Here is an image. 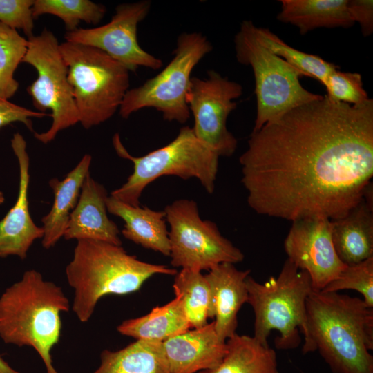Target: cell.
I'll return each instance as SVG.
<instances>
[{"mask_svg":"<svg viewBox=\"0 0 373 373\" xmlns=\"http://www.w3.org/2000/svg\"><path fill=\"white\" fill-rule=\"evenodd\" d=\"M239 158L247 203L291 222L335 220L363 198L373 176V99L350 105L326 95L252 131Z\"/></svg>","mask_w":373,"mask_h":373,"instance_id":"obj_1","label":"cell"},{"mask_svg":"<svg viewBox=\"0 0 373 373\" xmlns=\"http://www.w3.org/2000/svg\"><path fill=\"white\" fill-rule=\"evenodd\" d=\"M306 310L303 354L318 351L333 373H373V308L358 297L313 291Z\"/></svg>","mask_w":373,"mask_h":373,"instance_id":"obj_2","label":"cell"},{"mask_svg":"<svg viewBox=\"0 0 373 373\" xmlns=\"http://www.w3.org/2000/svg\"><path fill=\"white\" fill-rule=\"evenodd\" d=\"M77 241L66 275L74 290L72 309L82 323L89 321L103 296L131 294L155 274L175 276L178 272L164 265L140 260L122 245L95 240Z\"/></svg>","mask_w":373,"mask_h":373,"instance_id":"obj_3","label":"cell"},{"mask_svg":"<svg viewBox=\"0 0 373 373\" xmlns=\"http://www.w3.org/2000/svg\"><path fill=\"white\" fill-rule=\"evenodd\" d=\"M69 307L60 287L39 271L28 270L0 296V338L5 343L33 347L46 373H58L50 353L59 341L60 314Z\"/></svg>","mask_w":373,"mask_h":373,"instance_id":"obj_4","label":"cell"},{"mask_svg":"<svg viewBox=\"0 0 373 373\" xmlns=\"http://www.w3.org/2000/svg\"><path fill=\"white\" fill-rule=\"evenodd\" d=\"M119 157L133 164V172L111 195L133 206H140L144 189L157 178L175 175L184 180L197 178L209 193L215 189L219 156L202 143L192 128L183 126L176 137L168 144L147 154L131 155L122 142L119 133L112 140Z\"/></svg>","mask_w":373,"mask_h":373,"instance_id":"obj_5","label":"cell"},{"mask_svg":"<svg viewBox=\"0 0 373 373\" xmlns=\"http://www.w3.org/2000/svg\"><path fill=\"white\" fill-rule=\"evenodd\" d=\"M245 283L255 316L254 337L268 345L270 333L276 330L277 349L296 348L306 325L307 299L314 291L309 274L287 259L276 278L260 283L248 276Z\"/></svg>","mask_w":373,"mask_h":373,"instance_id":"obj_6","label":"cell"},{"mask_svg":"<svg viewBox=\"0 0 373 373\" xmlns=\"http://www.w3.org/2000/svg\"><path fill=\"white\" fill-rule=\"evenodd\" d=\"M59 50L68 68L79 122L89 129L111 119L129 89L130 71L92 46L65 41Z\"/></svg>","mask_w":373,"mask_h":373,"instance_id":"obj_7","label":"cell"},{"mask_svg":"<svg viewBox=\"0 0 373 373\" xmlns=\"http://www.w3.org/2000/svg\"><path fill=\"white\" fill-rule=\"evenodd\" d=\"M256 30L251 21L244 20L233 40L236 60L249 66L254 73L257 108L253 132L291 109L323 97L306 90L300 82L303 74L265 46Z\"/></svg>","mask_w":373,"mask_h":373,"instance_id":"obj_8","label":"cell"},{"mask_svg":"<svg viewBox=\"0 0 373 373\" xmlns=\"http://www.w3.org/2000/svg\"><path fill=\"white\" fill-rule=\"evenodd\" d=\"M212 50L211 43L202 33L180 34L168 64L157 75L126 92L119 115L127 119L135 112L151 108L160 112L164 120L184 124L191 117L186 97L192 71Z\"/></svg>","mask_w":373,"mask_h":373,"instance_id":"obj_9","label":"cell"},{"mask_svg":"<svg viewBox=\"0 0 373 373\" xmlns=\"http://www.w3.org/2000/svg\"><path fill=\"white\" fill-rule=\"evenodd\" d=\"M27 52L22 61L33 66L37 78L28 87L32 104L39 112L50 110L52 122L49 129L34 133L43 144L53 141L57 135L79 123V113L68 79V68L59 50V41L44 28L38 35L28 38Z\"/></svg>","mask_w":373,"mask_h":373,"instance_id":"obj_10","label":"cell"},{"mask_svg":"<svg viewBox=\"0 0 373 373\" xmlns=\"http://www.w3.org/2000/svg\"><path fill=\"white\" fill-rule=\"evenodd\" d=\"M164 211L170 225L172 266L210 271L221 263L236 264L244 260L243 253L221 234L216 223L202 220L194 200H175Z\"/></svg>","mask_w":373,"mask_h":373,"instance_id":"obj_11","label":"cell"},{"mask_svg":"<svg viewBox=\"0 0 373 373\" xmlns=\"http://www.w3.org/2000/svg\"><path fill=\"white\" fill-rule=\"evenodd\" d=\"M239 83L211 70L205 78L192 77L186 101L194 119L195 136L218 156L230 157L238 140L228 130L227 121L242 94Z\"/></svg>","mask_w":373,"mask_h":373,"instance_id":"obj_12","label":"cell"},{"mask_svg":"<svg viewBox=\"0 0 373 373\" xmlns=\"http://www.w3.org/2000/svg\"><path fill=\"white\" fill-rule=\"evenodd\" d=\"M151 7L149 0L121 3L115 8L108 23L66 32L65 41L97 48L130 72H135L140 67L160 69L162 61L144 50L137 40L138 25L147 17Z\"/></svg>","mask_w":373,"mask_h":373,"instance_id":"obj_13","label":"cell"},{"mask_svg":"<svg viewBox=\"0 0 373 373\" xmlns=\"http://www.w3.org/2000/svg\"><path fill=\"white\" fill-rule=\"evenodd\" d=\"M291 222L284 241L287 259L309 274L314 291H321L347 267L335 251L331 220L310 218Z\"/></svg>","mask_w":373,"mask_h":373,"instance_id":"obj_14","label":"cell"},{"mask_svg":"<svg viewBox=\"0 0 373 373\" xmlns=\"http://www.w3.org/2000/svg\"><path fill=\"white\" fill-rule=\"evenodd\" d=\"M10 143L18 161L19 189L15 204L0 220V258L17 256L24 260L35 240L42 239L44 229L35 224L29 211L30 158L26 141L16 133Z\"/></svg>","mask_w":373,"mask_h":373,"instance_id":"obj_15","label":"cell"},{"mask_svg":"<svg viewBox=\"0 0 373 373\" xmlns=\"http://www.w3.org/2000/svg\"><path fill=\"white\" fill-rule=\"evenodd\" d=\"M250 270H239L234 264L224 262L209 271L205 277L210 287L209 318H214L219 338L226 342L236 334L238 313L247 303L246 278Z\"/></svg>","mask_w":373,"mask_h":373,"instance_id":"obj_16","label":"cell"},{"mask_svg":"<svg viewBox=\"0 0 373 373\" xmlns=\"http://www.w3.org/2000/svg\"><path fill=\"white\" fill-rule=\"evenodd\" d=\"M170 373H198L216 367L227 351L214 322L192 328L162 342Z\"/></svg>","mask_w":373,"mask_h":373,"instance_id":"obj_17","label":"cell"},{"mask_svg":"<svg viewBox=\"0 0 373 373\" xmlns=\"http://www.w3.org/2000/svg\"><path fill=\"white\" fill-rule=\"evenodd\" d=\"M108 197L105 187L89 173L84 180L63 237L66 240H95L122 245L119 230L107 215Z\"/></svg>","mask_w":373,"mask_h":373,"instance_id":"obj_18","label":"cell"},{"mask_svg":"<svg viewBox=\"0 0 373 373\" xmlns=\"http://www.w3.org/2000/svg\"><path fill=\"white\" fill-rule=\"evenodd\" d=\"M372 186L345 216L332 220V237L336 254L346 265L373 257Z\"/></svg>","mask_w":373,"mask_h":373,"instance_id":"obj_19","label":"cell"},{"mask_svg":"<svg viewBox=\"0 0 373 373\" xmlns=\"http://www.w3.org/2000/svg\"><path fill=\"white\" fill-rule=\"evenodd\" d=\"M107 211L124 221L122 233L124 238L142 247L169 256V231L164 211L133 206L110 195Z\"/></svg>","mask_w":373,"mask_h":373,"instance_id":"obj_20","label":"cell"},{"mask_svg":"<svg viewBox=\"0 0 373 373\" xmlns=\"http://www.w3.org/2000/svg\"><path fill=\"white\" fill-rule=\"evenodd\" d=\"M91 161V155L85 154L63 180H50L49 186L54 193V201L48 213L41 220L44 229L41 240L44 248L53 247L64 236L70 213L78 201L84 180L89 173Z\"/></svg>","mask_w":373,"mask_h":373,"instance_id":"obj_21","label":"cell"},{"mask_svg":"<svg viewBox=\"0 0 373 373\" xmlns=\"http://www.w3.org/2000/svg\"><path fill=\"white\" fill-rule=\"evenodd\" d=\"M277 19L296 26L301 35L318 28H349L354 24L347 0H281Z\"/></svg>","mask_w":373,"mask_h":373,"instance_id":"obj_22","label":"cell"},{"mask_svg":"<svg viewBox=\"0 0 373 373\" xmlns=\"http://www.w3.org/2000/svg\"><path fill=\"white\" fill-rule=\"evenodd\" d=\"M93 373H170L162 341L138 339L117 350H104Z\"/></svg>","mask_w":373,"mask_h":373,"instance_id":"obj_23","label":"cell"},{"mask_svg":"<svg viewBox=\"0 0 373 373\" xmlns=\"http://www.w3.org/2000/svg\"><path fill=\"white\" fill-rule=\"evenodd\" d=\"M191 328L179 294L147 314L124 321L117 329L119 334L138 339L164 341Z\"/></svg>","mask_w":373,"mask_h":373,"instance_id":"obj_24","label":"cell"},{"mask_svg":"<svg viewBox=\"0 0 373 373\" xmlns=\"http://www.w3.org/2000/svg\"><path fill=\"white\" fill-rule=\"evenodd\" d=\"M226 343L227 351L221 362L198 373H278L276 352L269 345L237 333Z\"/></svg>","mask_w":373,"mask_h":373,"instance_id":"obj_25","label":"cell"},{"mask_svg":"<svg viewBox=\"0 0 373 373\" xmlns=\"http://www.w3.org/2000/svg\"><path fill=\"white\" fill-rule=\"evenodd\" d=\"M175 294L180 295L191 328L206 325L210 306V287L201 271L181 269L175 275Z\"/></svg>","mask_w":373,"mask_h":373,"instance_id":"obj_26","label":"cell"},{"mask_svg":"<svg viewBox=\"0 0 373 373\" xmlns=\"http://www.w3.org/2000/svg\"><path fill=\"white\" fill-rule=\"evenodd\" d=\"M106 7L88 0H35L33 18L52 15L64 22L67 32L76 30L81 21L96 25L105 15Z\"/></svg>","mask_w":373,"mask_h":373,"instance_id":"obj_27","label":"cell"},{"mask_svg":"<svg viewBox=\"0 0 373 373\" xmlns=\"http://www.w3.org/2000/svg\"><path fill=\"white\" fill-rule=\"evenodd\" d=\"M260 41L273 53L300 71L304 76L316 79L323 85L327 76L338 67L321 57L297 50L267 28L256 26Z\"/></svg>","mask_w":373,"mask_h":373,"instance_id":"obj_28","label":"cell"},{"mask_svg":"<svg viewBox=\"0 0 373 373\" xmlns=\"http://www.w3.org/2000/svg\"><path fill=\"white\" fill-rule=\"evenodd\" d=\"M28 39L17 30L0 22V97L8 99L17 93L19 84L15 71L28 50Z\"/></svg>","mask_w":373,"mask_h":373,"instance_id":"obj_29","label":"cell"},{"mask_svg":"<svg viewBox=\"0 0 373 373\" xmlns=\"http://www.w3.org/2000/svg\"><path fill=\"white\" fill-rule=\"evenodd\" d=\"M344 289L357 291L362 295L366 305L373 308V257L347 265L339 276L321 291L338 292Z\"/></svg>","mask_w":373,"mask_h":373,"instance_id":"obj_30","label":"cell"},{"mask_svg":"<svg viewBox=\"0 0 373 373\" xmlns=\"http://www.w3.org/2000/svg\"><path fill=\"white\" fill-rule=\"evenodd\" d=\"M323 86L330 100L350 105L361 104L370 98L363 88L361 75L342 72L338 68L327 77Z\"/></svg>","mask_w":373,"mask_h":373,"instance_id":"obj_31","label":"cell"},{"mask_svg":"<svg viewBox=\"0 0 373 373\" xmlns=\"http://www.w3.org/2000/svg\"><path fill=\"white\" fill-rule=\"evenodd\" d=\"M32 0H0V22L21 30L28 38L33 35Z\"/></svg>","mask_w":373,"mask_h":373,"instance_id":"obj_32","label":"cell"},{"mask_svg":"<svg viewBox=\"0 0 373 373\" xmlns=\"http://www.w3.org/2000/svg\"><path fill=\"white\" fill-rule=\"evenodd\" d=\"M46 113L35 111L21 106L0 97V129L12 123H23L30 131H33L32 118H41Z\"/></svg>","mask_w":373,"mask_h":373,"instance_id":"obj_33","label":"cell"},{"mask_svg":"<svg viewBox=\"0 0 373 373\" xmlns=\"http://www.w3.org/2000/svg\"><path fill=\"white\" fill-rule=\"evenodd\" d=\"M348 12L355 23H358L364 37L373 32V1L372 0H347Z\"/></svg>","mask_w":373,"mask_h":373,"instance_id":"obj_34","label":"cell"},{"mask_svg":"<svg viewBox=\"0 0 373 373\" xmlns=\"http://www.w3.org/2000/svg\"><path fill=\"white\" fill-rule=\"evenodd\" d=\"M0 373H21L11 367L0 356Z\"/></svg>","mask_w":373,"mask_h":373,"instance_id":"obj_35","label":"cell"},{"mask_svg":"<svg viewBox=\"0 0 373 373\" xmlns=\"http://www.w3.org/2000/svg\"><path fill=\"white\" fill-rule=\"evenodd\" d=\"M5 202V196L3 192L0 191V205Z\"/></svg>","mask_w":373,"mask_h":373,"instance_id":"obj_36","label":"cell"}]
</instances>
